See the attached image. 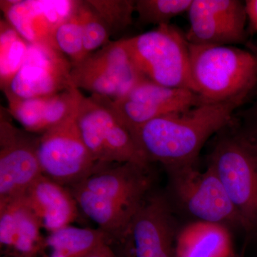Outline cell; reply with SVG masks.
Masks as SVG:
<instances>
[{
    "label": "cell",
    "instance_id": "6da1fadb",
    "mask_svg": "<svg viewBox=\"0 0 257 257\" xmlns=\"http://www.w3.org/2000/svg\"><path fill=\"white\" fill-rule=\"evenodd\" d=\"M239 103H201L199 105L152 119L133 133L150 163L166 170L195 165L202 147L232 121Z\"/></svg>",
    "mask_w": 257,
    "mask_h": 257
},
{
    "label": "cell",
    "instance_id": "7a4b0ae2",
    "mask_svg": "<svg viewBox=\"0 0 257 257\" xmlns=\"http://www.w3.org/2000/svg\"><path fill=\"white\" fill-rule=\"evenodd\" d=\"M152 184L150 167L115 164L104 166L69 189L83 215L97 225L107 241L127 227Z\"/></svg>",
    "mask_w": 257,
    "mask_h": 257
},
{
    "label": "cell",
    "instance_id": "3957f363",
    "mask_svg": "<svg viewBox=\"0 0 257 257\" xmlns=\"http://www.w3.org/2000/svg\"><path fill=\"white\" fill-rule=\"evenodd\" d=\"M189 47L193 90L201 101L242 104L257 85V53L233 45Z\"/></svg>",
    "mask_w": 257,
    "mask_h": 257
},
{
    "label": "cell",
    "instance_id": "277c9868",
    "mask_svg": "<svg viewBox=\"0 0 257 257\" xmlns=\"http://www.w3.org/2000/svg\"><path fill=\"white\" fill-rule=\"evenodd\" d=\"M122 40L135 67L145 79L165 87L194 92L189 43L178 28L162 25Z\"/></svg>",
    "mask_w": 257,
    "mask_h": 257
},
{
    "label": "cell",
    "instance_id": "5b68a950",
    "mask_svg": "<svg viewBox=\"0 0 257 257\" xmlns=\"http://www.w3.org/2000/svg\"><path fill=\"white\" fill-rule=\"evenodd\" d=\"M81 136L94 160L99 165L150 163L130 128L104 96H84L76 116Z\"/></svg>",
    "mask_w": 257,
    "mask_h": 257
},
{
    "label": "cell",
    "instance_id": "8992f818",
    "mask_svg": "<svg viewBox=\"0 0 257 257\" xmlns=\"http://www.w3.org/2000/svg\"><path fill=\"white\" fill-rule=\"evenodd\" d=\"M239 214L241 226H257V143L247 135H230L216 144L209 160Z\"/></svg>",
    "mask_w": 257,
    "mask_h": 257
},
{
    "label": "cell",
    "instance_id": "52a82bcc",
    "mask_svg": "<svg viewBox=\"0 0 257 257\" xmlns=\"http://www.w3.org/2000/svg\"><path fill=\"white\" fill-rule=\"evenodd\" d=\"M174 226L167 199L151 191L124 231L106 242L118 257H176Z\"/></svg>",
    "mask_w": 257,
    "mask_h": 257
},
{
    "label": "cell",
    "instance_id": "ba28073f",
    "mask_svg": "<svg viewBox=\"0 0 257 257\" xmlns=\"http://www.w3.org/2000/svg\"><path fill=\"white\" fill-rule=\"evenodd\" d=\"M76 116L39 138L38 157L42 175L67 188L106 166L98 164L88 150Z\"/></svg>",
    "mask_w": 257,
    "mask_h": 257
},
{
    "label": "cell",
    "instance_id": "9c48e42d",
    "mask_svg": "<svg viewBox=\"0 0 257 257\" xmlns=\"http://www.w3.org/2000/svg\"><path fill=\"white\" fill-rule=\"evenodd\" d=\"M171 189L181 205L197 221L241 226L239 214L215 171L195 165L167 170Z\"/></svg>",
    "mask_w": 257,
    "mask_h": 257
},
{
    "label": "cell",
    "instance_id": "30bf717a",
    "mask_svg": "<svg viewBox=\"0 0 257 257\" xmlns=\"http://www.w3.org/2000/svg\"><path fill=\"white\" fill-rule=\"evenodd\" d=\"M71 77L77 89L111 100L124 96L145 79L133 63L122 39L72 64Z\"/></svg>",
    "mask_w": 257,
    "mask_h": 257
},
{
    "label": "cell",
    "instance_id": "8fae6325",
    "mask_svg": "<svg viewBox=\"0 0 257 257\" xmlns=\"http://www.w3.org/2000/svg\"><path fill=\"white\" fill-rule=\"evenodd\" d=\"M1 107L0 204L23 197L42 175L38 157L40 135L18 128Z\"/></svg>",
    "mask_w": 257,
    "mask_h": 257
},
{
    "label": "cell",
    "instance_id": "7c38bea8",
    "mask_svg": "<svg viewBox=\"0 0 257 257\" xmlns=\"http://www.w3.org/2000/svg\"><path fill=\"white\" fill-rule=\"evenodd\" d=\"M70 60L56 47L30 44L21 68L3 90L20 99L52 96L75 87Z\"/></svg>",
    "mask_w": 257,
    "mask_h": 257
},
{
    "label": "cell",
    "instance_id": "4fadbf2b",
    "mask_svg": "<svg viewBox=\"0 0 257 257\" xmlns=\"http://www.w3.org/2000/svg\"><path fill=\"white\" fill-rule=\"evenodd\" d=\"M111 101L116 114L133 133L148 121L199 105L195 92L160 85L145 79L119 99Z\"/></svg>",
    "mask_w": 257,
    "mask_h": 257
},
{
    "label": "cell",
    "instance_id": "5bb4252c",
    "mask_svg": "<svg viewBox=\"0 0 257 257\" xmlns=\"http://www.w3.org/2000/svg\"><path fill=\"white\" fill-rule=\"evenodd\" d=\"M81 1L1 0L5 20L32 45L55 47L53 38L61 24L71 16Z\"/></svg>",
    "mask_w": 257,
    "mask_h": 257
},
{
    "label": "cell",
    "instance_id": "9a60e30c",
    "mask_svg": "<svg viewBox=\"0 0 257 257\" xmlns=\"http://www.w3.org/2000/svg\"><path fill=\"white\" fill-rule=\"evenodd\" d=\"M7 111L24 130L41 135L77 116L84 95L80 89L70 88L52 96L20 99L5 94Z\"/></svg>",
    "mask_w": 257,
    "mask_h": 257
},
{
    "label": "cell",
    "instance_id": "2e32d148",
    "mask_svg": "<svg viewBox=\"0 0 257 257\" xmlns=\"http://www.w3.org/2000/svg\"><path fill=\"white\" fill-rule=\"evenodd\" d=\"M36 214L19 198L0 204V246L3 255L38 257L45 251V237Z\"/></svg>",
    "mask_w": 257,
    "mask_h": 257
},
{
    "label": "cell",
    "instance_id": "e0dca14e",
    "mask_svg": "<svg viewBox=\"0 0 257 257\" xmlns=\"http://www.w3.org/2000/svg\"><path fill=\"white\" fill-rule=\"evenodd\" d=\"M23 197L48 234L72 225L82 214L69 189L44 175Z\"/></svg>",
    "mask_w": 257,
    "mask_h": 257
},
{
    "label": "cell",
    "instance_id": "ac0fdd59",
    "mask_svg": "<svg viewBox=\"0 0 257 257\" xmlns=\"http://www.w3.org/2000/svg\"><path fill=\"white\" fill-rule=\"evenodd\" d=\"M175 253L176 257H231L229 230L217 223H191L176 237Z\"/></svg>",
    "mask_w": 257,
    "mask_h": 257
},
{
    "label": "cell",
    "instance_id": "d6986e66",
    "mask_svg": "<svg viewBox=\"0 0 257 257\" xmlns=\"http://www.w3.org/2000/svg\"><path fill=\"white\" fill-rule=\"evenodd\" d=\"M189 28L185 36L197 45H233L245 38L230 30L208 9L204 0H193L188 11Z\"/></svg>",
    "mask_w": 257,
    "mask_h": 257
},
{
    "label": "cell",
    "instance_id": "ffe728a7",
    "mask_svg": "<svg viewBox=\"0 0 257 257\" xmlns=\"http://www.w3.org/2000/svg\"><path fill=\"white\" fill-rule=\"evenodd\" d=\"M105 241V234L98 228L69 225L47 235L45 250L47 257H83Z\"/></svg>",
    "mask_w": 257,
    "mask_h": 257
},
{
    "label": "cell",
    "instance_id": "44dd1931",
    "mask_svg": "<svg viewBox=\"0 0 257 257\" xmlns=\"http://www.w3.org/2000/svg\"><path fill=\"white\" fill-rule=\"evenodd\" d=\"M28 43L6 20L0 21V86L5 90L21 68Z\"/></svg>",
    "mask_w": 257,
    "mask_h": 257
},
{
    "label": "cell",
    "instance_id": "7402d4cb",
    "mask_svg": "<svg viewBox=\"0 0 257 257\" xmlns=\"http://www.w3.org/2000/svg\"><path fill=\"white\" fill-rule=\"evenodd\" d=\"M193 0H136L135 13L142 25H170L171 20L188 13Z\"/></svg>",
    "mask_w": 257,
    "mask_h": 257
},
{
    "label": "cell",
    "instance_id": "603a6c76",
    "mask_svg": "<svg viewBox=\"0 0 257 257\" xmlns=\"http://www.w3.org/2000/svg\"><path fill=\"white\" fill-rule=\"evenodd\" d=\"M79 5L73 14L58 27L53 38L56 48L65 55L72 64L78 63L85 58Z\"/></svg>",
    "mask_w": 257,
    "mask_h": 257
},
{
    "label": "cell",
    "instance_id": "cb8c5ba5",
    "mask_svg": "<svg viewBox=\"0 0 257 257\" xmlns=\"http://www.w3.org/2000/svg\"><path fill=\"white\" fill-rule=\"evenodd\" d=\"M88 4L102 19L111 35L123 32L133 23L134 0H89Z\"/></svg>",
    "mask_w": 257,
    "mask_h": 257
},
{
    "label": "cell",
    "instance_id": "d4e9b609",
    "mask_svg": "<svg viewBox=\"0 0 257 257\" xmlns=\"http://www.w3.org/2000/svg\"><path fill=\"white\" fill-rule=\"evenodd\" d=\"M79 13L83 28V40L85 58L111 42L110 32L102 19L87 1H81Z\"/></svg>",
    "mask_w": 257,
    "mask_h": 257
},
{
    "label": "cell",
    "instance_id": "484cf974",
    "mask_svg": "<svg viewBox=\"0 0 257 257\" xmlns=\"http://www.w3.org/2000/svg\"><path fill=\"white\" fill-rule=\"evenodd\" d=\"M214 16L240 36L245 38L247 21L244 3L237 0H204Z\"/></svg>",
    "mask_w": 257,
    "mask_h": 257
},
{
    "label": "cell",
    "instance_id": "4316f807",
    "mask_svg": "<svg viewBox=\"0 0 257 257\" xmlns=\"http://www.w3.org/2000/svg\"><path fill=\"white\" fill-rule=\"evenodd\" d=\"M248 29L251 34L257 33V0H246L244 3Z\"/></svg>",
    "mask_w": 257,
    "mask_h": 257
},
{
    "label": "cell",
    "instance_id": "83f0119b",
    "mask_svg": "<svg viewBox=\"0 0 257 257\" xmlns=\"http://www.w3.org/2000/svg\"><path fill=\"white\" fill-rule=\"evenodd\" d=\"M83 257H118L112 248L105 241L100 243L90 252Z\"/></svg>",
    "mask_w": 257,
    "mask_h": 257
},
{
    "label": "cell",
    "instance_id": "f1b7e54d",
    "mask_svg": "<svg viewBox=\"0 0 257 257\" xmlns=\"http://www.w3.org/2000/svg\"><path fill=\"white\" fill-rule=\"evenodd\" d=\"M253 114H254L255 116V128H254V133L253 135H248L250 138H252L255 142L257 143V104L256 106H255L254 109H253Z\"/></svg>",
    "mask_w": 257,
    "mask_h": 257
},
{
    "label": "cell",
    "instance_id": "f546056e",
    "mask_svg": "<svg viewBox=\"0 0 257 257\" xmlns=\"http://www.w3.org/2000/svg\"><path fill=\"white\" fill-rule=\"evenodd\" d=\"M1 257H10V256H5V255H2V256Z\"/></svg>",
    "mask_w": 257,
    "mask_h": 257
},
{
    "label": "cell",
    "instance_id": "4dcf8cb0",
    "mask_svg": "<svg viewBox=\"0 0 257 257\" xmlns=\"http://www.w3.org/2000/svg\"></svg>",
    "mask_w": 257,
    "mask_h": 257
}]
</instances>
